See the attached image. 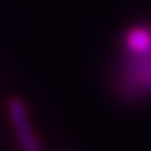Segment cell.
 Masks as SVG:
<instances>
[{
    "mask_svg": "<svg viewBox=\"0 0 151 151\" xmlns=\"http://www.w3.org/2000/svg\"><path fill=\"white\" fill-rule=\"evenodd\" d=\"M7 109H9V116H10L12 125H13L15 132H16V138H18L22 150L41 151V145H40L38 138L32 134L29 119H28V113H27V107L22 103V100L12 97L7 103Z\"/></svg>",
    "mask_w": 151,
    "mask_h": 151,
    "instance_id": "6da1fadb",
    "label": "cell"
}]
</instances>
